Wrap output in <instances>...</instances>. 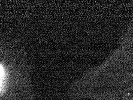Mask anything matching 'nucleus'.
Segmentation results:
<instances>
[{
    "label": "nucleus",
    "instance_id": "nucleus-1",
    "mask_svg": "<svg viewBox=\"0 0 133 100\" xmlns=\"http://www.w3.org/2000/svg\"><path fill=\"white\" fill-rule=\"evenodd\" d=\"M4 74L3 68L0 66V93L3 91L4 86Z\"/></svg>",
    "mask_w": 133,
    "mask_h": 100
}]
</instances>
